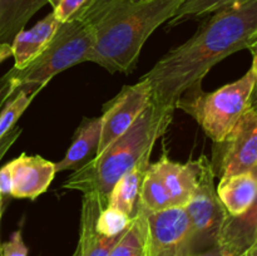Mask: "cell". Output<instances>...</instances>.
<instances>
[{
    "label": "cell",
    "instance_id": "obj_7",
    "mask_svg": "<svg viewBox=\"0 0 257 256\" xmlns=\"http://www.w3.org/2000/svg\"><path fill=\"white\" fill-rule=\"evenodd\" d=\"M215 178L210 160L201 156L197 187L183 207L192 228V253L216 246V238L226 216V210L216 192Z\"/></svg>",
    "mask_w": 257,
    "mask_h": 256
},
{
    "label": "cell",
    "instance_id": "obj_33",
    "mask_svg": "<svg viewBox=\"0 0 257 256\" xmlns=\"http://www.w3.org/2000/svg\"><path fill=\"white\" fill-rule=\"evenodd\" d=\"M133 2H140V0H133Z\"/></svg>",
    "mask_w": 257,
    "mask_h": 256
},
{
    "label": "cell",
    "instance_id": "obj_2",
    "mask_svg": "<svg viewBox=\"0 0 257 256\" xmlns=\"http://www.w3.org/2000/svg\"><path fill=\"white\" fill-rule=\"evenodd\" d=\"M182 3L99 0L83 20L92 33L90 62L110 73H132L148 38L172 19Z\"/></svg>",
    "mask_w": 257,
    "mask_h": 256
},
{
    "label": "cell",
    "instance_id": "obj_13",
    "mask_svg": "<svg viewBox=\"0 0 257 256\" xmlns=\"http://www.w3.org/2000/svg\"><path fill=\"white\" fill-rule=\"evenodd\" d=\"M62 23L52 12L37 23L33 28L20 30L10 43L15 69H22L45 49Z\"/></svg>",
    "mask_w": 257,
    "mask_h": 256
},
{
    "label": "cell",
    "instance_id": "obj_32",
    "mask_svg": "<svg viewBox=\"0 0 257 256\" xmlns=\"http://www.w3.org/2000/svg\"><path fill=\"white\" fill-rule=\"evenodd\" d=\"M72 256H80V251H79V247H78V246H77V248H75L74 253H73Z\"/></svg>",
    "mask_w": 257,
    "mask_h": 256
},
{
    "label": "cell",
    "instance_id": "obj_11",
    "mask_svg": "<svg viewBox=\"0 0 257 256\" xmlns=\"http://www.w3.org/2000/svg\"><path fill=\"white\" fill-rule=\"evenodd\" d=\"M257 245V203H253L246 212L228 215L216 238V247L223 256H245Z\"/></svg>",
    "mask_w": 257,
    "mask_h": 256
},
{
    "label": "cell",
    "instance_id": "obj_18",
    "mask_svg": "<svg viewBox=\"0 0 257 256\" xmlns=\"http://www.w3.org/2000/svg\"><path fill=\"white\" fill-rule=\"evenodd\" d=\"M47 0H0V44H10Z\"/></svg>",
    "mask_w": 257,
    "mask_h": 256
},
{
    "label": "cell",
    "instance_id": "obj_10",
    "mask_svg": "<svg viewBox=\"0 0 257 256\" xmlns=\"http://www.w3.org/2000/svg\"><path fill=\"white\" fill-rule=\"evenodd\" d=\"M12 172V193L14 198L35 200L49 188L55 177V166L42 156L22 153L9 162Z\"/></svg>",
    "mask_w": 257,
    "mask_h": 256
},
{
    "label": "cell",
    "instance_id": "obj_6",
    "mask_svg": "<svg viewBox=\"0 0 257 256\" xmlns=\"http://www.w3.org/2000/svg\"><path fill=\"white\" fill-rule=\"evenodd\" d=\"M248 108L230 132L213 142L210 163L217 178L240 173L257 175V109Z\"/></svg>",
    "mask_w": 257,
    "mask_h": 256
},
{
    "label": "cell",
    "instance_id": "obj_20",
    "mask_svg": "<svg viewBox=\"0 0 257 256\" xmlns=\"http://www.w3.org/2000/svg\"><path fill=\"white\" fill-rule=\"evenodd\" d=\"M243 2L247 0H183L176 14L168 22V27H176L187 20L203 18Z\"/></svg>",
    "mask_w": 257,
    "mask_h": 256
},
{
    "label": "cell",
    "instance_id": "obj_23",
    "mask_svg": "<svg viewBox=\"0 0 257 256\" xmlns=\"http://www.w3.org/2000/svg\"><path fill=\"white\" fill-rule=\"evenodd\" d=\"M133 218L112 207H104L99 211L95 218V230L107 237H118L128 227Z\"/></svg>",
    "mask_w": 257,
    "mask_h": 256
},
{
    "label": "cell",
    "instance_id": "obj_27",
    "mask_svg": "<svg viewBox=\"0 0 257 256\" xmlns=\"http://www.w3.org/2000/svg\"><path fill=\"white\" fill-rule=\"evenodd\" d=\"M12 193V172L9 162L0 168V195L9 197Z\"/></svg>",
    "mask_w": 257,
    "mask_h": 256
},
{
    "label": "cell",
    "instance_id": "obj_3",
    "mask_svg": "<svg viewBox=\"0 0 257 256\" xmlns=\"http://www.w3.org/2000/svg\"><path fill=\"white\" fill-rule=\"evenodd\" d=\"M175 110V108L151 100L123 135L102 153L74 170L63 187L93 196L100 207H107L108 195L115 182L141 161L151 158L156 142L167 132Z\"/></svg>",
    "mask_w": 257,
    "mask_h": 256
},
{
    "label": "cell",
    "instance_id": "obj_14",
    "mask_svg": "<svg viewBox=\"0 0 257 256\" xmlns=\"http://www.w3.org/2000/svg\"><path fill=\"white\" fill-rule=\"evenodd\" d=\"M100 117L83 118L78 125L72 143L65 152L64 157L59 162L54 163L55 172H63L68 170H78L84 163L92 160L97 152L102 130Z\"/></svg>",
    "mask_w": 257,
    "mask_h": 256
},
{
    "label": "cell",
    "instance_id": "obj_24",
    "mask_svg": "<svg viewBox=\"0 0 257 256\" xmlns=\"http://www.w3.org/2000/svg\"><path fill=\"white\" fill-rule=\"evenodd\" d=\"M52 7V13L60 23L70 20L83 22L88 13L99 0H47Z\"/></svg>",
    "mask_w": 257,
    "mask_h": 256
},
{
    "label": "cell",
    "instance_id": "obj_15",
    "mask_svg": "<svg viewBox=\"0 0 257 256\" xmlns=\"http://www.w3.org/2000/svg\"><path fill=\"white\" fill-rule=\"evenodd\" d=\"M102 210L99 202L93 196L83 195L80 210L79 247L80 256H110L118 237H107L95 230V218Z\"/></svg>",
    "mask_w": 257,
    "mask_h": 256
},
{
    "label": "cell",
    "instance_id": "obj_28",
    "mask_svg": "<svg viewBox=\"0 0 257 256\" xmlns=\"http://www.w3.org/2000/svg\"><path fill=\"white\" fill-rule=\"evenodd\" d=\"M188 256H223V255L220 252V250H218L216 246H213V247L207 248V250L200 251V252H193Z\"/></svg>",
    "mask_w": 257,
    "mask_h": 256
},
{
    "label": "cell",
    "instance_id": "obj_8",
    "mask_svg": "<svg viewBox=\"0 0 257 256\" xmlns=\"http://www.w3.org/2000/svg\"><path fill=\"white\" fill-rule=\"evenodd\" d=\"M147 256H188L192 253V228L183 207L157 212L140 208Z\"/></svg>",
    "mask_w": 257,
    "mask_h": 256
},
{
    "label": "cell",
    "instance_id": "obj_16",
    "mask_svg": "<svg viewBox=\"0 0 257 256\" xmlns=\"http://www.w3.org/2000/svg\"><path fill=\"white\" fill-rule=\"evenodd\" d=\"M216 192L228 215L246 212L256 203L257 175L240 173L220 178Z\"/></svg>",
    "mask_w": 257,
    "mask_h": 256
},
{
    "label": "cell",
    "instance_id": "obj_9",
    "mask_svg": "<svg viewBox=\"0 0 257 256\" xmlns=\"http://www.w3.org/2000/svg\"><path fill=\"white\" fill-rule=\"evenodd\" d=\"M152 100L151 89L145 80L124 85L114 98L103 105L100 115L102 130L95 156L102 153L110 143L125 132Z\"/></svg>",
    "mask_w": 257,
    "mask_h": 256
},
{
    "label": "cell",
    "instance_id": "obj_5",
    "mask_svg": "<svg viewBox=\"0 0 257 256\" xmlns=\"http://www.w3.org/2000/svg\"><path fill=\"white\" fill-rule=\"evenodd\" d=\"M251 54L250 69L237 80L213 92H205L202 84L195 85L176 102V109L190 114L212 142H220L241 115L256 104L257 57L256 52Z\"/></svg>",
    "mask_w": 257,
    "mask_h": 256
},
{
    "label": "cell",
    "instance_id": "obj_1",
    "mask_svg": "<svg viewBox=\"0 0 257 256\" xmlns=\"http://www.w3.org/2000/svg\"><path fill=\"white\" fill-rule=\"evenodd\" d=\"M257 0H247L213 13L183 44L168 50L150 72L141 77L152 100L175 108L178 98L217 63L241 52H256ZM176 109V108H175Z\"/></svg>",
    "mask_w": 257,
    "mask_h": 256
},
{
    "label": "cell",
    "instance_id": "obj_25",
    "mask_svg": "<svg viewBox=\"0 0 257 256\" xmlns=\"http://www.w3.org/2000/svg\"><path fill=\"white\" fill-rule=\"evenodd\" d=\"M0 253H2V256H28L29 250H28V246L25 245L24 240H23L22 231H14L9 240L2 243Z\"/></svg>",
    "mask_w": 257,
    "mask_h": 256
},
{
    "label": "cell",
    "instance_id": "obj_4",
    "mask_svg": "<svg viewBox=\"0 0 257 256\" xmlns=\"http://www.w3.org/2000/svg\"><path fill=\"white\" fill-rule=\"evenodd\" d=\"M92 33L80 20L62 23L53 39L39 55L22 69L12 67L0 79V109L23 89L38 94L54 75L74 65L90 62Z\"/></svg>",
    "mask_w": 257,
    "mask_h": 256
},
{
    "label": "cell",
    "instance_id": "obj_31",
    "mask_svg": "<svg viewBox=\"0 0 257 256\" xmlns=\"http://www.w3.org/2000/svg\"><path fill=\"white\" fill-rule=\"evenodd\" d=\"M245 256H257V245L253 246V247L251 248V250L248 251Z\"/></svg>",
    "mask_w": 257,
    "mask_h": 256
},
{
    "label": "cell",
    "instance_id": "obj_17",
    "mask_svg": "<svg viewBox=\"0 0 257 256\" xmlns=\"http://www.w3.org/2000/svg\"><path fill=\"white\" fill-rule=\"evenodd\" d=\"M150 163V158H145L115 182L108 195V207L119 210L131 218L137 215L140 210L141 187Z\"/></svg>",
    "mask_w": 257,
    "mask_h": 256
},
{
    "label": "cell",
    "instance_id": "obj_30",
    "mask_svg": "<svg viewBox=\"0 0 257 256\" xmlns=\"http://www.w3.org/2000/svg\"><path fill=\"white\" fill-rule=\"evenodd\" d=\"M7 198L8 197H5V196L0 195V222H2V216L5 210V205H7ZM0 247H2V241H0ZM0 256H2V253H0Z\"/></svg>",
    "mask_w": 257,
    "mask_h": 256
},
{
    "label": "cell",
    "instance_id": "obj_22",
    "mask_svg": "<svg viewBox=\"0 0 257 256\" xmlns=\"http://www.w3.org/2000/svg\"><path fill=\"white\" fill-rule=\"evenodd\" d=\"M37 94L27 90H18L0 109V141L15 127L19 118L27 110Z\"/></svg>",
    "mask_w": 257,
    "mask_h": 256
},
{
    "label": "cell",
    "instance_id": "obj_19",
    "mask_svg": "<svg viewBox=\"0 0 257 256\" xmlns=\"http://www.w3.org/2000/svg\"><path fill=\"white\" fill-rule=\"evenodd\" d=\"M171 207L172 203L161 182L160 176L153 168L152 163H150L141 187L140 208L147 212H157Z\"/></svg>",
    "mask_w": 257,
    "mask_h": 256
},
{
    "label": "cell",
    "instance_id": "obj_26",
    "mask_svg": "<svg viewBox=\"0 0 257 256\" xmlns=\"http://www.w3.org/2000/svg\"><path fill=\"white\" fill-rule=\"evenodd\" d=\"M20 135H22V128L15 125L8 135H5L4 137L2 138V141H0V161H2L3 157L7 155L8 151L10 150V147L17 142Z\"/></svg>",
    "mask_w": 257,
    "mask_h": 256
},
{
    "label": "cell",
    "instance_id": "obj_29",
    "mask_svg": "<svg viewBox=\"0 0 257 256\" xmlns=\"http://www.w3.org/2000/svg\"><path fill=\"white\" fill-rule=\"evenodd\" d=\"M12 57V49H10V44H0V64L8 58Z\"/></svg>",
    "mask_w": 257,
    "mask_h": 256
},
{
    "label": "cell",
    "instance_id": "obj_21",
    "mask_svg": "<svg viewBox=\"0 0 257 256\" xmlns=\"http://www.w3.org/2000/svg\"><path fill=\"white\" fill-rule=\"evenodd\" d=\"M110 256H147L143 237V221L141 210L133 217L130 227L122 233L113 247Z\"/></svg>",
    "mask_w": 257,
    "mask_h": 256
},
{
    "label": "cell",
    "instance_id": "obj_12",
    "mask_svg": "<svg viewBox=\"0 0 257 256\" xmlns=\"http://www.w3.org/2000/svg\"><path fill=\"white\" fill-rule=\"evenodd\" d=\"M160 176L161 182L170 197L172 207H185L192 197L200 176V158L187 163L173 162L162 156L158 162L152 163Z\"/></svg>",
    "mask_w": 257,
    "mask_h": 256
}]
</instances>
